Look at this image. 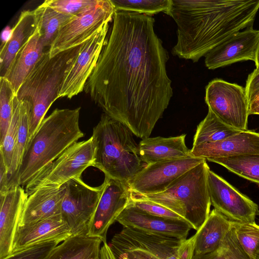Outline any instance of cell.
<instances>
[{
	"mask_svg": "<svg viewBox=\"0 0 259 259\" xmlns=\"http://www.w3.org/2000/svg\"><path fill=\"white\" fill-rule=\"evenodd\" d=\"M112 20L84 91L104 113L148 138L172 96L168 55L151 16L115 10Z\"/></svg>",
	"mask_w": 259,
	"mask_h": 259,
	"instance_id": "cell-1",
	"label": "cell"
},
{
	"mask_svg": "<svg viewBox=\"0 0 259 259\" xmlns=\"http://www.w3.org/2000/svg\"><path fill=\"white\" fill-rule=\"evenodd\" d=\"M259 0H171L166 13L177 25L172 54L197 62L232 35L252 27Z\"/></svg>",
	"mask_w": 259,
	"mask_h": 259,
	"instance_id": "cell-2",
	"label": "cell"
},
{
	"mask_svg": "<svg viewBox=\"0 0 259 259\" xmlns=\"http://www.w3.org/2000/svg\"><path fill=\"white\" fill-rule=\"evenodd\" d=\"M81 108L55 109L45 118L26 145L22 162L10 184L25 187L84 134L79 125Z\"/></svg>",
	"mask_w": 259,
	"mask_h": 259,
	"instance_id": "cell-3",
	"label": "cell"
},
{
	"mask_svg": "<svg viewBox=\"0 0 259 259\" xmlns=\"http://www.w3.org/2000/svg\"><path fill=\"white\" fill-rule=\"evenodd\" d=\"M133 135L123 123L102 114L91 137L95 148L93 166L105 177L128 185L146 165L139 156Z\"/></svg>",
	"mask_w": 259,
	"mask_h": 259,
	"instance_id": "cell-4",
	"label": "cell"
},
{
	"mask_svg": "<svg viewBox=\"0 0 259 259\" xmlns=\"http://www.w3.org/2000/svg\"><path fill=\"white\" fill-rule=\"evenodd\" d=\"M83 44L52 58L49 49L46 50L23 82L16 96L29 100L32 105L28 142L48 109L58 98L65 72L80 53Z\"/></svg>",
	"mask_w": 259,
	"mask_h": 259,
	"instance_id": "cell-5",
	"label": "cell"
},
{
	"mask_svg": "<svg viewBox=\"0 0 259 259\" xmlns=\"http://www.w3.org/2000/svg\"><path fill=\"white\" fill-rule=\"evenodd\" d=\"M206 160L193 167L165 191L156 194L134 195L160 204L177 213L197 231L210 213Z\"/></svg>",
	"mask_w": 259,
	"mask_h": 259,
	"instance_id": "cell-6",
	"label": "cell"
},
{
	"mask_svg": "<svg viewBox=\"0 0 259 259\" xmlns=\"http://www.w3.org/2000/svg\"><path fill=\"white\" fill-rule=\"evenodd\" d=\"M194 244L193 236L182 240L123 227L114 235L109 246L114 255L141 249L158 259H193Z\"/></svg>",
	"mask_w": 259,
	"mask_h": 259,
	"instance_id": "cell-7",
	"label": "cell"
},
{
	"mask_svg": "<svg viewBox=\"0 0 259 259\" xmlns=\"http://www.w3.org/2000/svg\"><path fill=\"white\" fill-rule=\"evenodd\" d=\"M95 148L92 138L76 142L35 176L25 186L28 196L42 188H59L74 178L80 177L93 166Z\"/></svg>",
	"mask_w": 259,
	"mask_h": 259,
	"instance_id": "cell-8",
	"label": "cell"
},
{
	"mask_svg": "<svg viewBox=\"0 0 259 259\" xmlns=\"http://www.w3.org/2000/svg\"><path fill=\"white\" fill-rule=\"evenodd\" d=\"M115 11L111 0H98L95 5L73 16L60 28L49 49L50 57L87 41L112 20Z\"/></svg>",
	"mask_w": 259,
	"mask_h": 259,
	"instance_id": "cell-9",
	"label": "cell"
},
{
	"mask_svg": "<svg viewBox=\"0 0 259 259\" xmlns=\"http://www.w3.org/2000/svg\"><path fill=\"white\" fill-rule=\"evenodd\" d=\"M205 103L225 124L247 131L248 100L245 88L221 79L210 81L205 88Z\"/></svg>",
	"mask_w": 259,
	"mask_h": 259,
	"instance_id": "cell-10",
	"label": "cell"
},
{
	"mask_svg": "<svg viewBox=\"0 0 259 259\" xmlns=\"http://www.w3.org/2000/svg\"><path fill=\"white\" fill-rule=\"evenodd\" d=\"M64 185L65 194L61 215L70 227L73 236L87 235L104 185L91 187L85 184L80 177L71 179Z\"/></svg>",
	"mask_w": 259,
	"mask_h": 259,
	"instance_id": "cell-11",
	"label": "cell"
},
{
	"mask_svg": "<svg viewBox=\"0 0 259 259\" xmlns=\"http://www.w3.org/2000/svg\"><path fill=\"white\" fill-rule=\"evenodd\" d=\"M206 160L190 156L146 164L128 182L130 190L142 195L162 192L187 171Z\"/></svg>",
	"mask_w": 259,
	"mask_h": 259,
	"instance_id": "cell-12",
	"label": "cell"
},
{
	"mask_svg": "<svg viewBox=\"0 0 259 259\" xmlns=\"http://www.w3.org/2000/svg\"><path fill=\"white\" fill-rule=\"evenodd\" d=\"M208 190L211 205L229 220L238 223L255 222L258 208L223 178L209 169Z\"/></svg>",
	"mask_w": 259,
	"mask_h": 259,
	"instance_id": "cell-13",
	"label": "cell"
},
{
	"mask_svg": "<svg viewBox=\"0 0 259 259\" xmlns=\"http://www.w3.org/2000/svg\"><path fill=\"white\" fill-rule=\"evenodd\" d=\"M109 24L83 46L72 63L65 72L58 98L71 99L84 90L85 84L96 66L105 45Z\"/></svg>",
	"mask_w": 259,
	"mask_h": 259,
	"instance_id": "cell-14",
	"label": "cell"
},
{
	"mask_svg": "<svg viewBox=\"0 0 259 259\" xmlns=\"http://www.w3.org/2000/svg\"><path fill=\"white\" fill-rule=\"evenodd\" d=\"M104 189L89 225L87 235L106 242L108 229L127 207L131 199L128 185L105 177Z\"/></svg>",
	"mask_w": 259,
	"mask_h": 259,
	"instance_id": "cell-15",
	"label": "cell"
},
{
	"mask_svg": "<svg viewBox=\"0 0 259 259\" xmlns=\"http://www.w3.org/2000/svg\"><path fill=\"white\" fill-rule=\"evenodd\" d=\"M259 42V30L247 28L230 36L205 56L209 69H215L242 61L255 62Z\"/></svg>",
	"mask_w": 259,
	"mask_h": 259,
	"instance_id": "cell-16",
	"label": "cell"
},
{
	"mask_svg": "<svg viewBox=\"0 0 259 259\" xmlns=\"http://www.w3.org/2000/svg\"><path fill=\"white\" fill-rule=\"evenodd\" d=\"M116 222L123 227L179 239H186L191 225L187 222L153 216L142 212L128 203Z\"/></svg>",
	"mask_w": 259,
	"mask_h": 259,
	"instance_id": "cell-17",
	"label": "cell"
},
{
	"mask_svg": "<svg viewBox=\"0 0 259 259\" xmlns=\"http://www.w3.org/2000/svg\"><path fill=\"white\" fill-rule=\"evenodd\" d=\"M28 195L18 185L11 186L0 195V259L10 255L16 232Z\"/></svg>",
	"mask_w": 259,
	"mask_h": 259,
	"instance_id": "cell-18",
	"label": "cell"
},
{
	"mask_svg": "<svg viewBox=\"0 0 259 259\" xmlns=\"http://www.w3.org/2000/svg\"><path fill=\"white\" fill-rule=\"evenodd\" d=\"M259 154V133L241 131L222 141L193 146L190 155L206 160L209 158L227 157Z\"/></svg>",
	"mask_w": 259,
	"mask_h": 259,
	"instance_id": "cell-19",
	"label": "cell"
},
{
	"mask_svg": "<svg viewBox=\"0 0 259 259\" xmlns=\"http://www.w3.org/2000/svg\"><path fill=\"white\" fill-rule=\"evenodd\" d=\"M71 236L70 228L61 214L18 226L13 240L12 253L44 241L57 240L63 242Z\"/></svg>",
	"mask_w": 259,
	"mask_h": 259,
	"instance_id": "cell-20",
	"label": "cell"
},
{
	"mask_svg": "<svg viewBox=\"0 0 259 259\" xmlns=\"http://www.w3.org/2000/svg\"><path fill=\"white\" fill-rule=\"evenodd\" d=\"M65 186L42 188L28 196L25 203L18 226L30 224L61 214Z\"/></svg>",
	"mask_w": 259,
	"mask_h": 259,
	"instance_id": "cell-21",
	"label": "cell"
},
{
	"mask_svg": "<svg viewBox=\"0 0 259 259\" xmlns=\"http://www.w3.org/2000/svg\"><path fill=\"white\" fill-rule=\"evenodd\" d=\"M40 36L36 21L34 32L19 50L4 76L11 84L16 96L24 79L46 50Z\"/></svg>",
	"mask_w": 259,
	"mask_h": 259,
	"instance_id": "cell-22",
	"label": "cell"
},
{
	"mask_svg": "<svg viewBox=\"0 0 259 259\" xmlns=\"http://www.w3.org/2000/svg\"><path fill=\"white\" fill-rule=\"evenodd\" d=\"M186 136L143 138L138 144L139 156L145 164L190 156V150L185 144Z\"/></svg>",
	"mask_w": 259,
	"mask_h": 259,
	"instance_id": "cell-23",
	"label": "cell"
},
{
	"mask_svg": "<svg viewBox=\"0 0 259 259\" xmlns=\"http://www.w3.org/2000/svg\"><path fill=\"white\" fill-rule=\"evenodd\" d=\"M233 227V222L215 209L193 235L194 255H204L218 249Z\"/></svg>",
	"mask_w": 259,
	"mask_h": 259,
	"instance_id": "cell-24",
	"label": "cell"
},
{
	"mask_svg": "<svg viewBox=\"0 0 259 259\" xmlns=\"http://www.w3.org/2000/svg\"><path fill=\"white\" fill-rule=\"evenodd\" d=\"M36 26L34 10H24L12 28L8 39L3 42L0 51V73L4 76L16 55L34 32Z\"/></svg>",
	"mask_w": 259,
	"mask_h": 259,
	"instance_id": "cell-25",
	"label": "cell"
},
{
	"mask_svg": "<svg viewBox=\"0 0 259 259\" xmlns=\"http://www.w3.org/2000/svg\"><path fill=\"white\" fill-rule=\"evenodd\" d=\"M102 243L99 238L72 235L56 247L48 259H98Z\"/></svg>",
	"mask_w": 259,
	"mask_h": 259,
	"instance_id": "cell-26",
	"label": "cell"
},
{
	"mask_svg": "<svg viewBox=\"0 0 259 259\" xmlns=\"http://www.w3.org/2000/svg\"><path fill=\"white\" fill-rule=\"evenodd\" d=\"M240 132L224 123L208 109L207 115L197 126L193 146L220 141Z\"/></svg>",
	"mask_w": 259,
	"mask_h": 259,
	"instance_id": "cell-27",
	"label": "cell"
},
{
	"mask_svg": "<svg viewBox=\"0 0 259 259\" xmlns=\"http://www.w3.org/2000/svg\"><path fill=\"white\" fill-rule=\"evenodd\" d=\"M34 10L44 46L49 49L60 28L73 16L41 5Z\"/></svg>",
	"mask_w": 259,
	"mask_h": 259,
	"instance_id": "cell-28",
	"label": "cell"
},
{
	"mask_svg": "<svg viewBox=\"0 0 259 259\" xmlns=\"http://www.w3.org/2000/svg\"><path fill=\"white\" fill-rule=\"evenodd\" d=\"M20 121L19 129L14 151L11 165L9 171L10 184L20 166L24 151L29 139V125L32 110L31 102L26 99H20Z\"/></svg>",
	"mask_w": 259,
	"mask_h": 259,
	"instance_id": "cell-29",
	"label": "cell"
},
{
	"mask_svg": "<svg viewBox=\"0 0 259 259\" xmlns=\"http://www.w3.org/2000/svg\"><path fill=\"white\" fill-rule=\"evenodd\" d=\"M206 160L220 164L239 176L259 184V154L209 158Z\"/></svg>",
	"mask_w": 259,
	"mask_h": 259,
	"instance_id": "cell-30",
	"label": "cell"
},
{
	"mask_svg": "<svg viewBox=\"0 0 259 259\" xmlns=\"http://www.w3.org/2000/svg\"><path fill=\"white\" fill-rule=\"evenodd\" d=\"M115 10L151 16L160 12L167 13L171 0H111Z\"/></svg>",
	"mask_w": 259,
	"mask_h": 259,
	"instance_id": "cell-31",
	"label": "cell"
},
{
	"mask_svg": "<svg viewBox=\"0 0 259 259\" xmlns=\"http://www.w3.org/2000/svg\"><path fill=\"white\" fill-rule=\"evenodd\" d=\"M20 121V100L15 96L12 120L3 144L0 146V156L8 169L10 170L15 149Z\"/></svg>",
	"mask_w": 259,
	"mask_h": 259,
	"instance_id": "cell-32",
	"label": "cell"
},
{
	"mask_svg": "<svg viewBox=\"0 0 259 259\" xmlns=\"http://www.w3.org/2000/svg\"><path fill=\"white\" fill-rule=\"evenodd\" d=\"M0 146L3 144L10 124L15 95L10 82L0 76Z\"/></svg>",
	"mask_w": 259,
	"mask_h": 259,
	"instance_id": "cell-33",
	"label": "cell"
},
{
	"mask_svg": "<svg viewBox=\"0 0 259 259\" xmlns=\"http://www.w3.org/2000/svg\"><path fill=\"white\" fill-rule=\"evenodd\" d=\"M233 222L237 240L250 259H255L259 249V225L255 222Z\"/></svg>",
	"mask_w": 259,
	"mask_h": 259,
	"instance_id": "cell-34",
	"label": "cell"
},
{
	"mask_svg": "<svg viewBox=\"0 0 259 259\" xmlns=\"http://www.w3.org/2000/svg\"><path fill=\"white\" fill-rule=\"evenodd\" d=\"M193 259H250L244 251L236 238L233 227L221 246L214 251L201 255H194Z\"/></svg>",
	"mask_w": 259,
	"mask_h": 259,
	"instance_id": "cell-35",
	"label": "cell"
},
{
	"mask_svg": "<svg viewBox=\"0 0 259 259\" xmlns=\"http://www.w3.org/2000/svg\"><path fill=\"white\" fill-rule=\"evenodd\" d=\"M129 204L138 210L153 216L187 222L182 217L166 207L149 200L137 196L132 193Z\"/></svg>",
	"mask_w": 259,
	"mask_h": 259,
	"instance_id": "cell-36",
	"label": "cell"
},
{
	"mask_svg": "<svg viewBox=\"0 0 259 259\" xmlns=\"http://www.w3.org/2000/svg\"><path fill=\"white\" fill-rule=\"evenodd\" d=\"M60 242L61 241L55 240L36 243L12 253L3 259H48Z\"/></svg>",
	"mask_w": 259,
	"mask_h": 259,
	"instance_id": "cell-37",
	"label": "cell"
},
{
	"mask_svg": "<svg viewBox=\"0 0 259 259\" xmlns=\"http://www.w3.org/2000/svg\"><path fill=\"white\" fill-rule=\"evenodd\" d=\"M98 0H46L41 5L65 15L74 16L87 10Z\"/></svg>",
	"mask_w": 259,
	"mask_h": 259,
	"instance_id": "cell-38",
	"label": "cell"
},
{
	"mask_svg": "<svg viewBox=\"0 0 259 259\" xmlns=\"http://www.w3.org/2000/svg\"><path fill=\"white\" fill-rule=\"evenodd\" d=\"M245 89L249 103L259 93V72L248 75Z\"/></svg>",
	"mask_w": 259,
	"mask_h": 259,
	"instance_id": "cell-39",
	"label": "cell"
},
{
	"mask_svg": "<svg viewBox=\"0 0 259 259\" xmlns=\"http://www.w3.org/2000/svg\"><path fill=\"white\" fill-rule=\"evenodd\" d=\"M116 259H158L143 250L135 249L114 255Z\"/></svg>",
	"mask_w": 259,
	"mask_h": 259,
	"instance_id": "cell-40",
	"label": "cell"
},
{
	"mask_svg": "<svg viewBox=\"0 0 259 259\" xmlns=\"http://www.w3.org/2000/svg\"><path fill=\"white\" fill-rule=\"evenodd\" d=\"M10 188L8 171L2 157L0 156V195H4Z\"/></svg>",
	"mask_w": 259,
	"mask_h": 259,
	"instance_id": "cell-41",
	"label": "cell"
},
{
	"mask_svg": "<svg viewBox=\"0 0 259 259\" xmlns=\"http://www.w3.org/2000/svg\"><path fill=\"white\" fill-rule=\"evenodd\" d=\"M98 259H116L107 242L103 243Z\"/></svg>",
	"mask_w": 259,
	"mask_h": 259,
	"instance_id": "cell-42",
	"label": "cell"
},
{
	"mask_svg": "<svg viewBox=\"0 0 259 259\" xmlns=\"http://www.w3.org/2000/svg\"><path fill=\"white\" fill-rule=\"evenodd\" d=\"M248 114L259 115V93L248 103Z\"/></svg>",
	"mask_w": 259,
	"mask_h": 259,
	"instance_id": "cell-43",
	"label": "cell"
},
{
	"mask_svg": "<svg viewBox=\"0 0 259 259\" xmlns=\"http://www.w3.org/2000/svg\"><path fill=\"white\" fill-rule=\"evenodd\" d=\"M255 69L253 71V72H259V42L256 52V58L255 60Z\"/></svg>",
	"mask_w": 259,
	"mask_h": 259,
	"instance_id": "cell-44",
	"label": "cell"
},
{
	"mask_svg": "<svg viewBox=\"0 0 259 259\" xmlns=\"http://www.w3.org/2000/svg\"><path fill=\"white\" fill-rule=\"evenodd\" d=\"M255 259H259V249L256 253Z\"/></svg>",
	"mask_w": 259,
	"mask_h": 259,
	"instance_id": "cell-45",
	"label": "cell"
},
{
	"mask_svg": "<svg viewBox=\"0 0 259 259\" xmlns=\"http://www.w3.org/2000/svg\"><path fill=\"white\" fill-rule=\"evenodd\" d=\"M257 214H258V215H259V211L258 212V213H257Z\"/></svg>",
	"mask_w": 259,
	"mask_h": 259,
	"instance_id": "cell-46",
	"label": "cell"
}]
</instances>
